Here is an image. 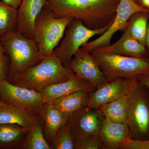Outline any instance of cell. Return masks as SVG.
Here are the masks:
<instances>
[{
  "label": "cell",
  "mask_w": 149,
  "mask_h": 149,
  "mask_svg": "<svg viewBox=\"0 0 149 149\" xmlns=\"http://www.w3.org/2000/svg\"><path fill=\"white\" fill-rule=\"evenodd\" d=\"M29 130L15 124H0V149H22Z\"/></svg>",
  "instance_id": "cell-19"
},
{
  "label": "cell",
  "mask_w": 149,
  "mask_h": 149,
  "mask_svg": "<svg viewBox=\"0 0 149 149\" xmlns=\"http://www.w3.org/2000/svg\"><path fill=\"white\" fill-rule=\"evenodd\" d=\"M113 21L100 29H93L86 27L81 20L73 19L67 27L61 42L54 54L65 67L69 68L74 54L80 47L92 37L103 34Z\"/></svg>",
  "instance_id": "cell-7"
},
{
  "label": "cell",
  "mask_w": 149,
  "mask_h": 149,
  "mask_svg": "<svg viewBox=\"0 0 149 149\" xmlns=\"http://www.w3.org/2000/svg\"><path fill=\"white\" fill-rule=\"evenodd\" d=\"M138 81L136 77L109 81L90 93L88 106L92 108L100 107L127 95Z\"/></svg>",
  "instance_id": "cell-11"
},
{
  "label": "cell",
  "mask_w": 149,
  "mask_h": 149,
  "mask_svg": "<svg viewBox=\"0 0 149 149\" xmlns=\"http://www.w3.org/2000/svg\"><path fill=\"white\" fill-rule=\"evenodd\" d=\"M127 123L132 139L149 140V90L138 80L129 93Z\"/></svg>",
  "instance_id": "cell-6"
},
{
  "label": "cell",
  "mask_w": 149,
  "mask_h": 149,
  "mask_svg": "<svg viewBox=\"0 0 149 149\" xmlns=\"http://www.w3.org/2000/svg\"><path fill=\"white\" fill-rule=\"evenodd\" d=\"M72 19L69 16L57 17L50 9L44 7L35 23L34 35L41 59L53 54Z\"/></svg>",
  "instance_id": "cell-4"
},
{
  "label": "cell",
  "mask_w": 149,
  "mask_h": 149,
  "mask_svg": "<svg viewBox=\"0 0 149 149\" xmlns=\"http://www.w3.org/2000/svg\"><path fill=\"white\" fill-rule=\"evenodd\" d=\"M44 124L39 116L37 123L29 130L22 149H52L43 133Z\"/></svg>",
  "instance_id": "cell-22"
},
{
  "label": "cell",
  "mask_w": 149,
  "mask_h": 149,
  "mask_svg": "<svg viewBox=\"0 0 149 149\" xmlns=\"http://www.w3.org/2000/svg\"><path fill=\"white\" fill-rule=\"evenodd\" d=\"M69 68L80 78L88 81L95 89L109 82L92 54L80 48L74 54Z\"/></svg>",
  "instance_id": "cell-12"
},
{
  "label": "cell",
  "mask_w": 149,
  "mask_h": 149,
  "mask_svg": "<svg viewBox=\"0 0 149 149\" xmlns=\"http://www.w3.org/2000/svg\"><path fill=\"white\" fill-rule=\"evenodd\" d=\"M98 136L105 149H120L127 139L132 138L127 122L117 123L105 118Z\"/></svg>",
  "instance_id": "cell-15"
},
{
  "label": "cell",
  "mask_w": 149,
  "mask_h": 149,
  "mask_svg": "<svg viewBox=\"0 0 149 149\" xmlns=\"http://www.w3.org/2000/svg\"><path fill=\"white\" fill-rule=\"evenodd\" d=\"M57 17L79 19L86 27L99 29L113 21L120 0H46Z\"/></svg>",
  "instance_id": "cell-1"
},
{
  "label": "cell",
  "mask_w": 149,
  "mask_h": 149,
  "mask_svg": "<svg viewBox=\"0 0 149 149\" xmlns=\"http://www.w3.org/2000/svg\"><path fill=\"white\" fill-rule=\"evenodd\" d=\"M0 99L38 116L46 102L40 92L15 85L7 80L0 81Z\"/></svg>",
  "instance_id": "cell-8"
},
{
  "label": "cell",
  "mask_w": 149,
  "mask_h": 149,
  "mask_svg": "<svg viewBox=\"0 0 149 149\" xmlns=\"http://www.w3.org/2000/svg\"><path fill=\"white\" fill-rule=\"evenodd\" d=\"M129 93L99 108L105 118L117 123L127 122Z\"/></svg>",
  "instance_id": "cell-21"
},
{
  "label": "cell",
  "mask_w": 149,
  "mask_h": 149,
  "mask_svg": "<svg viewBox=\"0 0 149 149\" xmlns=\"http://www.w3.org/2000/svg\"><path fill=\"white\" fill-rule=\"evenodd\" d=\"M51 146L52 149H75L76 140L67 124L63 125L58 129Z\"/></svg>",
  "instance_id": "cell-25"
},
{
  "label": "cell",
  "mask_w": 149,
  "mask_h": 149,
  "mask_svg": "<svg viewBox=\"0 0 149 149\" xmlns=\"http://www.w3.org/2000/svg\"><path fill=\"white\" fill-rule=\"evenodd\" d=\"M17 9L0 0V37L17 28Z\"/></svg>",
  "instance_id": "cell-23"
},
{
  "label": "cell",
  "mask_w": 149,
  "mask_h": 149,
  "mask_svg": "<svg viewBox=\"0 0 149 149\" xmlns=\"http://www.w3.org/2000/svg\"><path fill=\"white\" fill-rule=\"evenodd\" d=\"M95 88L87 80L80 78L74 73L69 79L51 85L40 92L45 102L52 103L72 93L78 91H86L91 93Z\"/></svg>",
  "instance_id": "cell-14"
},
{
  "label": "cell",
  "mask_w": 149,
  "mask_h": 149,
  "mask_svg": "<svg viewBox=\"0 0 149 149\" xmlns=\"http://www.w3.org/2000/svg\"><path fill=\"white\" fill-rule=\"evenodd\" d=\"M38 116L42 121L47 140L51 145L58 129L67 123L70 116L59 111L51 103L46 102Z\"/></svg>",
  "instance_id": "cell-17"
},
{
  "label": "cell",
  "mask_w": 149,
  "mask_h": 149,
  "mask_svg": "<svg viewBox=\"0 0 149 149\" xmlns=\"http://www.w3.org/2000/svg\"><path fill=\"white\" fill-rule=\"evenodd\" d=\"M76 149H105L98 135H92L76 140Z\"/></svg>",
  "instance_id": "cell-26"
},
{
  "label": "cell",
  "mask_w": 149,
  "mask_h": 149,
  "mask_svg": "<svg viewBox=\"0 0 149 149\" xmlns=\"http://www.w3.org/2000/svg\"><path fill=\"white\" fill-rule=\"evenodd\" d=\"M2 1L14 8L17 9L20 5L22 0H2Z\"/></svg>",
  "instance_id": "cell-30"
},
{
  "label": "cell",
  "mask_w": 149,
  "mask_h": 149,
  "mask_svg": "<svg viewBox=\"0 0 149 149\" xmlns=\"http://www.w3.org/2000/svg\"><path fill=\"white\" fill-rule=\"evenodd\" d=\"M90 93L78 91L58 99L52 103L59 111L70 116L83 107L88 106Z\"/></svg>",
  "instance_id": "cell-20"
},
{
  "label": "cell",
  "mask_w": 149,
  "mask_h": 149,
  "mask_svg": "<svg viewBox=\"0 0 149 149\" xmlns=\"http://www.w3.org/2000/svg\"><path fill=\"white\" fill-rule=\"evenodd\" d=\"M46 0H22L17 8V31L29 39H34L35 23Z\"/></svg>",
  "instance_id": "cell-13"
},
{
  "label": "cell",
  "mask_w": 149,
  "mask_h": 149,
  "mask_svg": "<svg viewBox=\"0 0 149 149\" xmlns=\"http://www.w3.org/2000/svg\"><path fill=\"white\" fill-rule=\"evenodd\" d=\"M6 54L0 37V81L7 80L8 76L9 65L6 57Z\"/></svg>",
  "instance_id": "cell-27"
},
{
  "label": "cell",
  "mask_w": 149,
  "mask_h": 149,
  "mask_svg": "<svg viewBox=\"0 0 149 149\" xmlns=\"http://www.w3.org/2000/svg\"><path fill=\"white\" fill-rule=\"evenodd\" d=\"M148 17L141 15L134 19L130 17L124 33L145 45L148 27Z\"/></svg>",
  "instance_id": "cell-24"
},
{
  "label": "cell",
  "mask_w": 149,
  "mask_h": 149,
  "mask_svg": "<svg viewBox=\"0 0 149 149\" xmlns=\"http://www.w3.org/2000/svg\"><path fill=\"white\" fill-rule=\"evenodd\" d=\"M39 116L25 110L6 103L0 99V124H15L30 130Z\"/></svg>",
  "instance_id": "cell-18"
},
{
  "label": "cell",
  "mask_w": 149,
  "mask_h": 149,
  "mask_svg": "<svg viewBox=\"0 0 149 149\" xmlns=\"http://www.w3.org/2000/svg\"><path fill=\"white\" fill-rule=\"evenodd\" d=\"M120 149H149V139L140 141L130 138L127 139L122 144Z\"/></svg>",
  "instance_id": "cell-28"
},
{
  "label": "cell",
  "mask_w": 149,
  "mask_h": 149,
  "mask_svg": "<svg viewBox=\"0 0 149 149\" xmlns=\"http://www.w3.org/2000/svg\"><path fill=\"white\" fill-rule=\"evenodd\" d=\"M105 118L99 108L83 107L69 116L67 125L75 140L98 135Z\"/></svg>",
  "instance_id": "cell-10"
},
{
  "label": "cell",
  "mask_w": 149,
  "mask_h": 149,
  "mask_svg": "<svg viewBox=\"0 0 149 149\" xmlns=\"http://www.w3.org/2000/svg\"><path fill=\"white\" fill-rule=\"evenodd\" d=\"M91 52L112 53L121 55L136 58H146L147 52L145 46L123 33L120 39L112 45L97 48Z\"/></svg>",
  "instance_id": "cell-16"
},
{
  "label": "cell",
  "mask_w": 149,
  "mask_h": 149,
  "mask_svg": "<svg viewBox=\"0 0 149 149\" xmlns=\"http://www.w3.org/2000/svg\"><path fill=\"white\" fill-rule=\"evenodd\" d=\"M136 78L142 85H144L149 90V72L139 74L137 76Z\"/></svg>",
  "instance_id": "cell-29"
},
{
  "label": "cell",
  "mask_w": 149,
  "mask_h": 149,
  "mask_svg": "<svg viewBox=\"0 0 149 149\" xmlns=\"http://www.w3.org/2000/svg\"><path fill=\"white\" fill-rule=\"evenodd\" d=\"M139 12L147 13V10L135 0H120L116 15L108 29L98 38L84 44L80 49L90 53L96 48L109 45L115 33L119 30H125L130 17Z\"/></svg>",
  "instance_id": "cell-9"
},
{
  "label": "cell",
  "mask_w": 149,
  "mask_h": 149,
  "mask_svg": "<svg viewBox=\"0 0 149 149\" xmlns=\"http://www.w3.org/2000/svg\"><path fill=\"white\" fill-rule=\"evenodd\" d=\"M0 37L10 61L7 79L10 83L42 60L34 39L27 38L17 30Z\"/></svg>",
  "instance_id": "cell-2"
},
{
  "label": "cell",
  "mask_w": 149,
  "mask_h": 149,
  "mask_svg": "<svg viewBox=\"0 0 149 149\" xmlns=\"http://www.w3.org/2000/svg\"><path fill=\"white\" fill-rule=\"evenodd\" d=\"M137 1L140 4L141 6L144 8L149 9V0H135Z\"/></svg>",
  "instance_id": "cell-31"
},
{
  "label": "cell",
  "mask_w": 149,
  "mask_h": 149,
  "mask_svg": "<svg viewBox=\"0 0 149 149\" xmlns=\"http://www.w3.org/2000/svg\"><path fill=\"white\" fill-rule=\"evenodd\" d=\"M109 81L128 79L149 72V58L112 53L90 52Z\"/></svg>",
  "instance_id": "cell-5"
},
{
  "label": "cell",
  "mask_w": 149,
  "mask_h": 149,
  "mask_svg": "<svg viewBox=\"0 0 149 149\" xmlns=\"http://www.w3.org/2000/svg\"><path fill=\"white\" fill-rule=\"evenodd\" d=\"M74 73L53 53L26 70L12 83L40 92L51 85L66 81Z\"/></svg>",
  "instance_id": "cell-3"
},
{
  "label": "cell",
  "mask_w": 149,
  "mask_h": 149,
  "mask_svg": "<svg viewBox=\"0 0 149 149\" xmlns=\"http://www.w3.org/2000/svg\"><path fill=\"white\" fill-rule=\"evenodd\" d=\"M146 44L148 49L149 50V21L147 27L146 35Z\"/></svg>",
  "instance_id": "cell-32"
}]
</instances>
